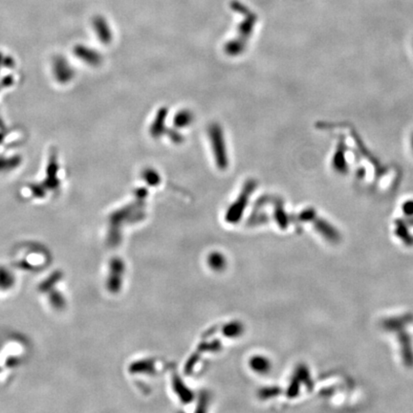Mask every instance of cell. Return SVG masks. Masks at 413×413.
I'll list each match as a JSON object with an SVG mask.
<instances>
[{
  "instance_id": "6da1fadb",
  "label": "cell",
  "mask_w": 413,
  "mask_h": 413,
  "mask_svg": "<svg viewBox=\"0 0 413 413\" xmlns=\"http://www.w3.org/2000/svg\"><path fill=\"white\" fill-rule=\"evenodd\" d=\"M209 134L211 137L216 164L220 169H225L228 166V157L221 127L217 123L212 124L209 128Z\"/></svg>"
},
{
  "instance_id": "7c38bea8",
  "label": "cell",
  "mask_w": 413,
  "mask_h": 413,
  "mask_svg": "<svg viewBox=\"0 0 413 413\" xmlns=\"http://www.w3.org/2000/svg\"><path fill=\"white\" fill-rule=\"evenodd\" d=\"M404 212L409 215L413 214V201H409L404 205Z\"/></svg>"
},
{
  "instance_id": "8fae6325",
  "label": "cell",
  "mask_w": 413,
  "mask_h": 413,
  "mask_svg": "<svg viewBox=\"0 0 413 413\" xmlns=\"http://www.w3.org/2000/svg\"><path fill=\"white\" fill-rule=\"evenodd\" d=\"M143 176L145 178V180L150 184V185H157V183L160 181L159 175L157 174V172L153 169L148 168L143 172Z\"/></svg>"
},
{
  "instance_id": "5b68a950",
  "label": "cell",
  "mask_w": 413,
  "mask_h": 413,
  "mask_svg": "<svg viewBox=\"0 0 413 413\" xmlns=\"http://www.w3.org/2000/svg\"><path fill=\"white\" fill-rule=\"evenodd\" d=\"M63 276V274L61 271H55L53 272L51 275H49L47 278H45L39 285H38V291L40 293H46V292H50L52 290L55 285L61 280Z\"/></svg>"
},
{
  "instance_id": "7a4b0ae2",
  "label": "cell",
  "mask_w": 413,
  "mask_h": 413,
  "mask_svg": "<svg viewBox=\"0 0 413 413\" xmlns=\"http://www.w3.org/2000/svg\"><path fill=\"white\" fill-rule=\"evenodd\" d=\"M110 267H111V274L107 282V286H108V289L111 292H117L121 285L119 275L122 272L123 265L121 260L115 259L111 261Z\"/></svg>"
},
{
  "instance_id": "8992f818",
  "label": "cell",
  "mask_w": 413,
  "mask_h": 413,
  "mask_svg": "<svg viewBox=\"0 0 413 413\" xmlns=\"http://www.w3.org/2000/svg\"><path fill=\"white\" fill-rule=\"evenodd\" d=\"M333 166L338 172L343 173L347 170V165L345 160V153H344V147L340 143L338 147L335 156L333 158Z\"/></svg>"
},
{
  "instance_id": "5bb4252c",
  "label": "cell",
  "mask_w": 413,
  "mask_h": 413,
  "mask_svg": "<svg viewBox=\"0 0 413 413\" xmlns=\"http://www.w3.org/2000/svg\"><path fill=\"white\" fill-rule=\"evenodd\" d=\"M411 146H412V149L413 150V133L412 134V137H411Z\"/></svg>"
},
{
  "instance_id": "ba28073f",
  "label": "cell",
  "mask_w": 413,
  "mask_h": 413,
  "mask_svg": "<svg viewBox=\"0 0 413 413\" xmlns=\"http://www.w3.org/2000/svg\"><path fill=\"white\" fill-rule=\"evenodd\" d=\"M15 276L7 268L0 266V289L8 290L15 284Z\"/></svg>"
},
{
  "instance_id": "277c9868",
  "label": "cell",
  "mask_w": 413,
  "mask_h": 413,
  "mask_svg": "<svg viewBox=\"0 0 413 413\" xmlns=\"http://www.w3.org/2000/svg\"><path fill=\"white\" fill-rule=\"evenodd\" d=\"M256 20H257L256 15L250 13L249 11L246 12V18L238 27V32H239V35L241 37V38H239L240 40L243 41L244 39H247V38L250 37V35L252 34L253 29H254Z\"/></svg>"
},
{
  "instance_id": "30bf717a",
  "label": "cell",
  "mask_w": 413,
  "mask_h": 413,
  "mask_svg": "<svg viewBox=\"0 0 413 413\" xmlns=\"http://www.w3.org/2000/svg\"><path fill=\"white\" fill-rule=\"evenodd\" d=\"M192 122V114L188 110L180 111L174 117V124L178 127H185Z\"/></svg>"
},
{
  "instance_id": "3957f363",
  "label": "cell",
  "mask_w": 413,
  "mask_h": 413,
  "mask_svg": "<svg viewBox=\"0 0 413 413\" xmlns=\"http://www.w3.org/2000/svg\"><path fill=\"white\" fill-rule=\"evenodd\" d=\"M93 25L99 39H101L104 43H109L112 39V34L107 20L103 16H96L93 19Z\"/></svg>"
},
{
  "instance_id": "9c48e42d",
  "label": "cell",
  "mask_w": 413,
  "mask_h": 413,
  "mask_svg": "<svg viewBox=\"0 0 413 413\" xmlns=\"http://www.w3.org/2000/svg\"><path fill=\"white\" fill-rule=\"evenodd\" d=\"M49 302L56 310H62L66 306V300L60 291L52 290L49 292Z\"/></svg>"
},
{
  "instance_id": "52a82bcc",
  "label": "cell",
  "mask_w": 413,
  "mask_h": 413,
  "mask_svg": "<svg viewBox=\"0 0 413 413\" xmlns=\"http://www.w3.org/2000/svg\"><path fill=\"white\" fill-rule=\"evenodd\" d=\"M167 115V109L166 108H162L160 109V111L157 114V117L155 119V121L152 123V126L150 128V132L152 134V136L155 138L159 137L162 133H163V129L165 126V118Z\"/></svg>"
},
{
  "instance_id": "4fadbf2b",
  "label": "cell",
  "mask_w": 413,
  "mask_h": 413,
  "mask_svg": "<svg viewBox=\"0 0 413 413\" xmlns=\"http://www.w3.org/2000/svg\"><path fill=\"white\" fill-rule=\"evenodd\" d=\"M169 134H170V138H171L172 141H174L176 143H179V142L182 141V136L178 132H170Z\"/></svg>"
}]
</instances>
